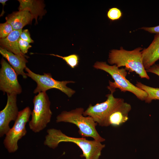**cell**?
<instances>
[{"instance_id":"17","label":"cell","mask_w":159,"mask_h":159,"mask_svg":"<svg viewBox=\"0 0 159 159\" xmlns=\"http://www.w3.org/2000/svg\"><path fill=\"white\" fill-rule=\"evenodd\" d=\"M135 86L147 93V96L145 100V102L149 103L153 100H159V88L150 87L139 82H137Z\"/></svg>"},{"instance_id":"20","label":"cell","mask_w":159,"mask_h":159,"mask_svg":"<svg viewBox=\"0 0 159 159\" xmlns=\"http://www.w3.org/2000/svg\"><path fill=\"white\" fill-rule=\"evenodd\" d=\"M122 16V13L121 10L116 7L110 9L107 13L108 18L112 21L119 19Z\"/></svg>"},{"instance_id":"8","label":"cell","mask_w":159,"mask_h":159,"mask_svg":"<svg viewBox=\"0 0 159 159\" xmlns=\"http://www.w3.org/2000/svg\"><path fill=\"white\" fill-rule=\"evenodd\" d=\"M113 93L111 92L106 95L107 99L104 102L93 106L90 104L83 115L91 117L100 126H108V117L123 99L114 97Z\"/></svg>"},{"instance_id":"11","label":"cell","mask_w":159,"mask_h":159,"mask_svg":"<svg viewBox=\"0 0 159 159\" xmlns=\"http://www.w3.org/2000/svg\"><path fill=\"white\" fill-rule=\"evenodd\" d=\"M131 109L130 105L125 102L123 99L108 117V126H118L126 122L128 119V113Z\"/></svg>"},{"instance_id":"13","label":"cell","mask_w":159,"mask_h":159,"mask_svg":"<svg viewBox=\"0 0 159 159\" xmlns=\"http://www.w3.org/2000/svg\"><path fill=\"white\" fill-rule=\"evenodd\" d=\"M33 19L32 15L27 9L14 12L6 17V21L11 25L14 30L22 29L24 26L31 23Z\"/></svg>"},{"instance_id":"6","label":"cell","mask_w":159,"mask_h":159,"mask_svg":"<svg viewBox=\"0 0 159 159\" xmlns=\"http://www.w3.org/2000/svg\"><path fill=\"white\" fill-rule=\"evenodd\" d=\"M32 112L29 107L19 111L14 125L5 135L3 144L9 153L14 152L18 149V141L26 134V125L29 121Z\"/></svg>"},{"instance_id":"22","label":"cell","mask_w":159,"mask_h":159,"mask_svg":"<svg viewBox=\"0 0 159 159\" xmlns=\"http://www.w3.org/2000/svg\"><path fill=\"white\" fill-rule=\"evenodd\" d=\"M20 38L29 43L34 42V41L30 37V33L28 29H24L22 31L20 34Z\"/></svg>"},{"instance_id":"1","label":"cell","mask_w":159,"mask_h":159,"mask_svg":"<svg viewBox=\"0 0 159 159\" xmlns=\"http://www.w3.org/2000/svg\"><path fill=\"white\" fill-rule=\"evenodd\" d=\"M45 137L44 144L54 149L60 143L69 142L76 144L82 150V154L80 156L85 159H99L105 145L95 140H90L85 138L71 137L63 133L60 130L54 128L48 129Z\"/></svg>"},{"instance_id":"18","label":"cell","mask_w":159,"mask_h":159,"mask_svg":"<svg viewBox=\"0 0 159 159\" xmlns=\"http://www.w3.org/2000/svg\"><path fill=\"white\" fill-rule=\"evenodd\" d=\"M50 55L62 59L66 62L67 64L72 68H75L78 64L79 58L78 55L77 54H73L65 57H62L53 54H51Z\"/></svg>"},{"instance_id":"12","label":"cell","mask_w":159,"mask_h":159,"mask_svg":"<svg viewBox=\"0 0 159 159\" xmlns=\"http://www.w3.org/2000/svg\"><path fill=\"white\" fill-rule=\"evenodd\" d=\"M143 64L147 69L159 59V33L154 36L152 42L146 48L141 51Z\"/></svg>"},{"instance_id":"7","label":"cell","mask_w":159,"mask_h":159,"mask_svg":"<svg viewBox=\"0 0 159 159\" xmlns=\"http://www.w3.org/2000/svg\"><path fill=\"white\" fill-rule=\"evenodd\" d=\"M25 69L27 76L37 83V87L34 91V94L46 92L48 90L53 88L59 90L69 97L75 93V90L67 86V84L74 83V81H57L52 77L50 73H44L43 74L40 75L34 72L27 67Z\"/></svg>"},{"instance_id":"15","label":"cell","mask_w":159,"mask_h":159,"mask_svg":"<svg viewBox=\"0 0 159 159\" xmlns=\"http://www.w3.org/2000/svg\"><path fill=\"white\" fill-rule=\"evenodd\" d=\"M22 29L14 30L8 36L0 39L1 47L22 57H27L21 52L19 46L18 41Z\"/></svg>"},{"instance_id":"2","label":"cell","mask_w":159,"mask_h":159,"mask_svg":"<svg viewBox=\"0 0 159 159\" xmlns=\"http://www.w3.org/2000/svg\"><path fill=\"white\" fill-rule=\"evenodd\" d=\"M143 48H137L127 50L122 47L119 49H113L109 53L108 62L118 67H125L130 72H135L141 78L149 80L150 77L144 68L141 51Z\"/></svg>"},{"instance_id":"4","label":"cell","mask_w":159,"mask_h":159,"mask_svg":"<svg viewBox=\"0 0 159 159\" xmlns=\"http://www.w3.org/2000/svg\"><path fill=\"white\" fill-rule=\"evenodd\" d=\"M84 110L77 108L69 111H62L56 117L57 122H64L73 124L79 129V134L83 138L90 137L101 143L105 140L99 134L96 128L98 124L91 117L83 115Z\"/></svg>"},{"instance_id":"21","label":"cell","mask_w":159,"mask_h":159,"mask_svg":"<svg viewBox=\"0 0 159 159\" xmlns=\"http://www.w3.org/2000/svg\"><path fill=\"white\" fill-rule=\"evenodd\" d=\"M28 42L22 40L19 38L18 41V44L19 49L21 52L25 54L27 53L28 49L32 47Z\"/></svg>"},{"instance_id":"10","label":"cell","mask_w":159,"mask_h":159,"mask_svg":"<svg viewBox=\"0 0 159 159\" xmlns=\"http://www.w3.org/2000/svg\"><path fill=\"white\" fill-rule=\"evenodd\" d=\"M17 94H7L6 104L0 112V137L6 135L10 129L9 124L16 120L19 112L17 106Z\"/></svg>"},{"instance_id":"24","label":"cell","mask_w":159,"mask_h":159,"mask_svg":"<svg viewBox=\"0 0 159 159\" xmlns=\"http://www.w3.org/2000/svg\"><path fill=\"white\" fill-rule=\"evenodd\" d=\"M146 71L147 72L152 73L159 76V64H155Z\"/></svg>"},{"instance_id":"14","label":"cell","mask_w":159,"mask_h":159,"mask_svg":"<svg viewBox=\"0 0 159 159\" xmlns=\"http://www.w3.org/2000/svg\"><path fill=\"white\" fill-rule=\"evenodd\" d=\"M0 53L7 59L17 75H21L24 79L27 78L26 73L24 71L28 62L25 57H20L1 47H0Z\"/></svg>"},{"instance_id":"3","label":"cell","mask_w":159,"mask_h":159,"mask_svg":"<svg viewBox=\"0 0 159 159\" xmlns=\"http://www.w3.org/2000/svg\"><path fill=\"white\" fill-rule=\"evenodd\" d=\"M93 67L108 73L113 79L114 82L109 81V85L107 87L111 92L113 93L116 89L118 88L121 92L128 91L132 93L142 101L145 100L147 96V93L133 85L126 78L127 72L125 68L119 69L115 65H110L106 62H96Z\"/></svg>"},{"instance_id":"5","label":"cell","mask_w":159,"mask_h":159,"mask_svg":"<svg viewBox=\"0 0 159 159\" xmlns=\"http://www.w3.org/2000/svg\"><path fill=\"white\" fill-rule=\"evenodd\" d=\"M34 108L32 118L29 123L30 129L37 133L44 129L51 120L52 112L50 109V102L46 92H42L33 99Z\"/></svg>"},{"instance_id":"9","label":"cell","mask_w":159,"mask_h":159,"mask_svg":"<svg viewBox=\"0 0 159 159\" xmlns=\"http://www.w3.org/2000/svg\"><path fill=\"white\" fill-rule=\"evenodd\" d=\"M0 70V90L7 94H20L22 89L17 74L14 70L3 58L1 60Z\"/></svg>"},{"instance_id":"16","label":"cell","mask_w":159,"mask_h":159,"mask_svg":"<svg viewBox=\"0 0 159 159\" xmlns=\"http://www.w3.org/2000/svg\"><path fill=\"white\" fill-rule=\"evenodd\" d=\"M19 11L25 9H28L32 15L33 19L37 23V19L38 16L42 18L45 13L44 9V7L43 1L41 0H19Z\"/></svg>"},{"instance_id":"23","label":"cell","mask_w":159,"mask_h":159,"mask_svg":"<svg viewBox=\"0 0 159 159\" xmlns=\"http://www.w3.org/2000/svg\"><path fill=\"white\" fill-rule=\"evenodd\" d=\"M140 29L144 30L149 32L156 34L159 33V25L154 27H143Z\"/></svg>"},{"instance_id":"25","label":"cell","mask_w":159,"mask_h":159,"mask_svg":"<svg viewBox=\"0 0 159 159\" xmlns=\"http://www.w3.org/2000/svg\"><path fill=\"white\" fill-rule=\"evenodd\" d=\"M7 1H8V0H0V3L2 4L3 5V9L2 10V11L0 15V16H2L4 15V12L3 10L4 7V5L6 4L5 3Z\"/></svg>"},{"instance_id":"19","label":"cell","mask_w":159,"mask_h":159,"mask_svg":"<svg viewBox=\"0 0 159 159\" xmlns=\"http://www.w3.org/2000/svg\"><path fill=\"white\" fill-rule=\"evenodd\" d=\"M11 25L6 21L0 24V37L1 39L4 38L8 36L14 31Z\"/></svg>"}]
</instances>
